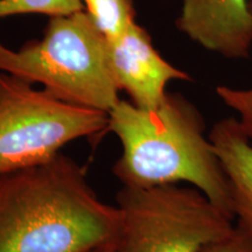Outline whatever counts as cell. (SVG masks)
I'll use <instances>...</instances> for the list:
<instances>
[{
  "label": "cell",
  "mask_w": 252,
  "mask_h": 252,
  "mask_svg": "<svg viewBox=\"0 0 252 252\" xmlns=\"http://www.w3.org/2000/svg\"><path fill=\"white\" fill-rule=\"evenodd\" d=\"M119 224L64 154L0 175V252H91L115 243Z\"/></svg>",
  "instance_id": "obj_1"
},
{
  "label": "cell",
  "mask_w": 252,
  "mask_h": 252,
  "mask_svg": "<svg viewBox=\"0 0 252 252\" xmlns=\"http://www.w3.org/2000/svg\"><path fill=\"white\" fill-rule=\"evenodd\" d=\"M108 132L123 147L112 167L123 186L149 188L186 182L234 219L228 176L206 135L202 115L184 96L168 94L153 110L121 99L109 112Z\"/></svg>",
  "instance_id": "obj_2"
},
{
  "label": "cell",
  "mask_w": 252,
  "mask_h": 252,
  "mask_svg": "<svg viewBox=\"0 0 252 252\" xmlns=\"http://www.w3.org/2000/svg\"><path fill=\"white\" fill-rule=\"evenodd\" d=\"M0 71L64 100L109 113L119 98L109 63L108 39L86 11L50 17L41 40L18 50L0 42Z\"/></svg>",
  "instance_id": "obj_3"
},
{
  "label": "cell",
  "mask_w": 252,
  "mask_h": 252,
  "mask_svg": "<svg viewBox=\"0 0 252 252\" xmlns=\"http://www.w3.org/2000/svg\"><path fill=\"white\" fill-rule=\"evenodd\" d=\"M109 113L61 100L0 71V175L42 165L65 145L108 133Z\"/></svg>",
  "instance_id": "obj_4"
},
{
  "label": "cell",
  "mask_w": 252,
  "mask_h": 252,
  "mask_svg": "<svg viewBox=\"0 0 252 252\" xmlns=\"http://www.w3.org/2000/svg\"><path fill=\"white\" fill-rule=\"evenodd\" d=\"M115 252H198L228 235L232 217L193 186H123Z\"/></svg>",
  "instance_id": "obj_5"
},
{
  "label": "cell",
  "mask_w": 252,
  "mask_h": 252,
  "mask_svg": "<svg viewBox=\"0 0 252 252\" xmlns=\"http://www.w3.org/2000/svg\"><path fill=\"white\" fill-rule=\"evenodd\" d=\"M108 52L118 89L128 94L138 108H159L168 94L169 82L191 80L158 53L150 34L135 21L121 35L108 40Z\"/></svg>",
  "instance_id": "obj_6"
},
{
  "label": "cell",
  "mask_w": 252,
  "mask_h": 252,
  "mask_svg": "<svg viewBox=\"0 0 252 252\" xmlns=\"http://www.w3.org/2000/svg\"><path fill=\"white\" fill-rule=\"evenodd\" d=\"M176 26L208 50L245 59L252 46V14L248 0H182Z\"/></svg>",
  "instance_id": "obj_7"
},
{
  "label": "cell",
  "mask_w": 252,
  "mask_h": 252,
  "mask_svg": "<svg viewBox=\"0 0 252 252\" xmlns=\"http://www.w3.org/2000/svg\"><path fill=\"white\" fill-rule=\"evenodd\" d=\"M208 135L228 176L234 217L252 234V143L237 118L217 122Z\"/></svg>",
  "instance_id": "obj_8"
},
{
  "label": "cell",
  "mask_w": 252,
  "mask_h": 252,
  "mask_svg": "<svg viewBox=\"0 0 252 252\" xmlns=\"http://www.w3.org/2000/svg\"><path fill=\"white\" fill-rule=\"evenodd\" d=\"M87 13L108 40L124 33L135 21L132 0H81Z\"/></svg>",
  "instance_id": "obj_9"
},
{
  "label": "cell",
  "mask_w": 252,
  "mask_h": 252,
  "mask_svg": "<svg viewBox=\"0 0 252 252\" xmlns=\"http://www.w3.org/2000/svg\"><path fill=\"white\" fill-rule=\"evenodd\" d=\"M83 9L81 0H0V19L33 13L56 17Z\"/></svg>",
  "instance_id": "obj_10"
},
{
  "label": "cell",
  "mask_w": 252,
  "mask_h": 252,
  "mask_svg": "<svg viewBox=\"0 0 252 252\" xmlns=\"http://www.w3.org/2000/svg\"><path fill=\"white\" fill-rule=\"evenodd\" d=\"M216 93L226 106L238 113L239 125L252 143V89L239 90L220 86Z\"/></svg>",
  "instance_id": "obj_11"
},
{
  "label": "cell",
  "mask_w": 252,
  "mask_h": 252,
  "mask_svg": "<svg viewBox=\"0 0 252 252\" xmlns=\"http://www.w3.org/2000/svg\"><path fill=\"white\" fill-rule=\"evenodd\" d=\"M198 252H252V234L237 223L228 235L210 242Z\"/></svg>",
  "instance_id": "obj_12"
},
{
  "label": "cell",
  "mask_w": 252,
  "mask_h": 252,
  "mask_svg": "<svg viewBox=\"0 0 252 252\" xmlns=\"http://www.w3.org/2000/svg\"><path fill=\"white\" fill-rule=\"evenodd\" d=\"M91 252H115V247H113V243H111L108 245H104V247H100Z\"/></svg>",
  "instance_id": "obj_13"
},
{
  "label": "cell",
  "mask_w": 252,
  "mask_h": 252,
  "mask_svg": "<svg viewBox=\"0 0 252 252\" xmlns=\"http://www.w3.org/2000/svg\"><path fill=\"white\" fill-rule=\"evenodd\" d=\"M249 7H250V11H251V14H252V0L249 1Z\"/></svg>",
  "instance_id": "obj_14"
}]
</instances>
